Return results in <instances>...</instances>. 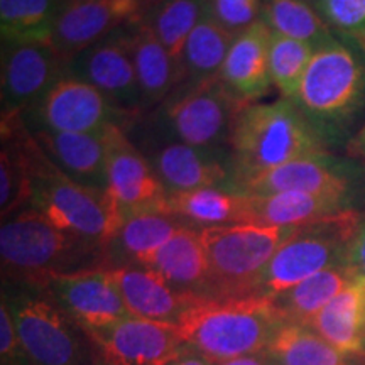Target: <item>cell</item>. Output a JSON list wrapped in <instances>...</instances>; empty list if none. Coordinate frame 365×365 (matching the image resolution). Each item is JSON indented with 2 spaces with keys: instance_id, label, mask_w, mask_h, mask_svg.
Wrapping results in <instances>:
<instances>
[{
  "instance_id": "obj_1",
  "label": "cell",
  "mask_w": 365,
  "mask_h": 365,
  "mask_svg": "<svg viewBox=\"0 0 365 365\" xmlns=\"http://www.w3.org/2000/svg\"><path fill=\"white\" fill-rule=\"evenodd\" d=\"M291 102L328 145L352 139L365 112V49L335 38L319 46Z\"/></svg>"
},
{
  "instance_id": "obj_2",
  "label": "cell",
  "mask_w": 365,
  "mask_h": 365,
  "mask_svg": "<svg viewBox=\"0 0 365 365\" xmlns=\"http://www.w3.org/2000/svg\"><path fill=\"white\" fill-rule=\"evenodd\" d=\"M234 185L296 159L328 153V144L291 100L245 103L228 139ZM232 185V188H234Z\"/></svg>"
},
{
  "instance_id": "obj_3",
  "label": "cell",
  "mask_w": 365,
  "mask_h": 365,
  "mask_svg": "<svg viewBox=\"0 0 365 365\" xmlns=\"http://www.w3.org/2000/svg\"><path fill=\"white\" fill-rule=\"evenodd\" d=\"M284 322L272 298H202L175 325L182 344L215 364L262 352Z\"/></svg>"
},
{
  "instance_id": "obj_4",
  "label": "cell",
  "mask_w": 365,
  "mask_h": 365,
  "mask_svg": "<svg viewBox=\"0 0 365 365\" xmlns=\"http://www.w3.org/2000/svg\"><path fill=\"white\" fill-rule=\"evenodd\" d=\"M105 252L107 247L61 230L31 207L0 228L4 272L38 286L63 274L105 267Z\"/></svg>"
},
{
  "instance_id": "obj_5",
  "label": "cell",
  "mask_w": 365,
  "mask_h": 365,
  "mask_svg": "<svg viewBox=\"0 0 365 365\" xmlns=\"http://www.w3.org/2000/svg\"><path fill=\"white\" fill-rule=\"evenodd\" d=\"M26 153L33 188L31 208L61 230L108 249L122 217L107 191L86 188L66 176L46 156L29 130H26Z\"/></svg>"
},
{
  "instance_id": "obj_6",
  "label": "cell",
  "mask_w": 365,
  "mask_h": 365,
  "mask_svg": "<svg viewBox=\"0 0 365 365\" xmlns=\"http://www.w3.org/2000/svg\"><path fill=\"white\" fill-rule=\"evenodd\" d=\"M362 220L352 208L294 228L262 271L254 294L276 298L314 274L349 262Z\"/></svg>"
},
{
  "instance_id": "obj_7",
  "label": "cell",
  "mask_w": 365,
  "mask_h": 365,
  "mask_svg": "<svg viewBox=\"0 0 365 365\" xmlns=\"http://www.w3.org/2000/svg\"><path fill=\"white\" fill-rule=\"evenodd\" d=\"M293 232L252 222L202 228L208 259L207 298L254 294L262 271Z\"/></svg>"
},
{
  "instance_id": "obj_8",
  "label": "cell",
  "mask_w": 365,
  "mask_h": 365,
  "mask_svg": "<svg viewBox=\"0 0 365 365\" xmlns=\"http://www.w3.org/2000/svg\"><path fill=\"white\" fill-rule=\"evenodd\" d=\"M244 105L220 76H213L178 86L158 107L153 125L195 148L228 149L232 127Z\"/></svg>"
},
{
  "instance_id": "obj_9",
  "label": "cell",
  "mask_w": 365,
  "mask_h": 365,
  "mask_svg": "<svg viewBox=\"0 0 365 365\" xmlns=\"http://www.w3.org/2000/svg\"><path fill=\"white\" fill-rule=\"evenodd\" d=\"M7 304L26 357L34 365H90L88 336L53 299L17 294Z\"/></svg>"
},
{
  "instance_id": "obj_10",
  "label": "cell",
  "mask_w": 365,
  "mask_h": 365,
  "mask_svg": "<svg viewBox=\"0 0 365 365\" xmlns=\"http://www.w3.org/2000/svg\"><path fill=\"white\" fill-rule=\"evenodd\" d=\"M132 118L95 86L65 75L22 117V122L29 130L98 134L112 125L127 129Z\"/></svg>"
},
{
  "instance_id": "obj_11",
  "label": "cell",
  "mask_w": 365,
  "mask_h": 365,
  "mask_svg": "<svg viewBox=\"0 0 365 365\" xmlns=\"http://www.w3.org/2000/svg\"><path fill=\"white\" fill-rule=\"evenodd\" d=\"M137 145L166 193L198 188H232L234 164L228 149H203L173 139L150 124Z\"/></svg>"
},
{
  "instance_id": "obj_12",
  "label": "cell",
  "mask_w": 365,
  "mask_h": 365,
  "mask_svg": "<svg viewBox=\"0 0 365 365\" xmlns=\"http://www.w3.org/2000/svg\"><path fill=\"white\" fill-rule=\"evenodd\" d=\"M234 190L244 195H272L286 191L339 196L355 203L365 190V173L354 159L330 153L296 159L279 168L235 182Z\"/></svg>"
},
{
  "instance_id": "obj_13",
  "label": "cell",
  "mask_w": 365,
  "mask_h": 365,
  "mask_svg": "<svg viewBox=\"0 0 365 365\" xmlns=\"http://www.w3.org/2000/svg\"><path fill=\"white\" fill-rule=\"evenodd\" d=\"M132 27L134 24L122 27L73 56L66 65V75L95 86L130 117H143V97L132 54Z\"/></svg>"
},
{
  "instance_id": "obj_14",
  "label": "cell",
  "mask_w": 365,
  "mask_h": 365,
  "mask_svg": "<svg viewBox=\"0 0 365 365\" xmlns=\"http://www.w3.org/2000/svg\"><path fill=\"white\" fill-rule=\"evenodd\" d=\"M66 75V59L53 44H2V129L22 120Z\"/></svg>"
},
{
  "instance_id": "obj_15",
  "label": "cell",
  "mask_w": 365,
  "mask_h": 365,
  "mask_svg": "<svg viewBox=\"0 0 365 365\" xmlns=\"http://www.w3.org/2000/svg\"><path fill=\"white\" fill-rule=\"evenodd\" d=\"M85 333L103 365H171L188 349L171 322L129 317Z\"/></svg>"
},
{
  "instance_id": "obj_16",
  "label": "cell",
  "mask_w": 365,
  "mask_h": 365,
  "mask_svg": "<svg viewBox=\"0 0 365 365\" xmlns=\"http://www.w3.org/2000/svg\"><path fill=\"white\" fill-rule=\"evenodd\" d=\"M107 139V195L120 213L122 222L140 210L161 208L166 200L163 186L148 158L125 132V127L112 125Z\"/></svg>"
},
{
  "instance_id": "obj_17",
  "label": "cell",
  "mask_w": 365,
  "mask_h": 365,
  "mask_svg": "<svg viewBox=\"0 0 365 365\" xmlns=\"http://www.w3.org/2000/svg\"><path fill=\"white\" fill-rule=\"evenodd\" d=\"M144 16L143 0H61L53 46L68 65L73 56Z\"/></svg>"
},
{
  "instance_id": "obj_18",
  "label": "cell",
  "mask_w": 365,
  "mask_h": 365,
  "mask_svg": "<svg viewBox=\"0 0 365 365\" xmlns=\"http://www.w3.org/2000/svg\"><path fill=\"white\" fill-rule=\"evenodd\" d=\"M44 287L83 331L102 330L132 317L105 267L63 274L49 279Z\"/></svg>"
},
{
  "instance_id": "obj_19",
  "label": "cell",
  "mask_w": 365,
  "mask_h": 365,
  "mask_svg": "<svg viewBox=\"0 0 365 365\" xmlns=\"http://www.w3.org/2000/svg\"><path fill=\"white\" fill-rule=\"evenodd\" d=\"M132 317L175 323L181 313L198 303L202 296L173 287L148 267L105 266Z\"/></svg>"
},
{
  "instance_id": "obj_20",
  "label": "cell",
  "mask_w": 365,
  "mask_h": 365,
  "mask_svg": "<svg viewBox=\"0 0 365 365\" xmlns=\"http://www.w3.org/2000/svg\"><path fill=\"white\" fill-rule=\"evenodd\" d=\"M272 31L257 21L232 41L218 76L244 103L264 97L271 88L269 48Z\"/></svg>"
},
{
  "instance_id": "obj_21",
  "label": "cell",
  "mask_w": 365,
  "mask_h": 365,
  "mask_svg": "<svg viewBox=\"0 0 365 365\" xmlns=\"http://www.w3.org/2000/svg\"><path fill=\"white\" fill-rule=\"evenodd\" d=\"M29 132L46 156L73 181L86 188L107 191V130L98 134L43 129Z\"/></svg>"
},
{
  "instance_id": "obj_22",
  "label": "cell",
  "mask_w": 365,
  "mask_h": 365,
  "mask_svg": "<svg viewBox=\"0 0 365 365\" xmlns=\"http://www.w3.org/2000/svg\"><path fill=\"white\" fill-rule=\"evenodd\" d=\"M132 54L143 110L159 107L185 81L181 65L168 53L144 19L132 27Z\"/></svg>"
},
{
  "instance_id": "obj_23",
  "label": "cell",
  "mask_w": 365,
  "mask_h": 365,
  "mask_svg": "<svg viewBox=\"0 0 365 365\" xmlns=\"http://www.w3.org/2000/svg\"><path fill=\"white\" fill-rule=\"evenodd\" d=\"M307 327L339 352L365 360V284L362 279L355 277L352 284L309 319Z\"/></svg>"
},
{
  "instance_id": "obj_24",
  "label": "cell",
  "mask_w": 365,
  "mask_h": 365,
  "mask_svg": "<svg viewBox=\"0 0 365 365\" xmlns=\"http://www.w3.org/2000/svg\"><path fill=\"white\" fill-rule=\"evenodd\" d=\"M249 196V222L271 227L299 228L335 213L352 210L354 203L339 196L286 191Z\"/></svg>"
},
{
  "instance_id": "obj_25",
  "label": "cell",
  "mask_w": 365,
  "mask_h": 365,
  "mask_svg": "<svg viewBox=\"0 0 365 365\" xmlns=\"http://www.w3.org/2000/svg\"><path fill=\"white\" fill-rule=\"evenodd\" d=\"M145 267L156 271L176 289L207 298L208 259L202 228H181L158 250Z\"/></svg>"
},
{
  "instance_id": "obj_26",
  "label": "cell",
  "mask_w": 365,
  "mask_h": 365,
  "mask_svg": "<svg viewBox=\"0 0 365 365\" xmlns=\"http://www.w3.org/2000/svg\"><path fill=\"white\" fill-rule=\"evenodd\" d=\"M164 208L195 228L249 222V196L234 188H198L168 193Z\"/></svg>"
},
{
  "instance_id": "obj_27",
  "label": "cell",
  "mask_w": 365,
  "mask_h": 365,
  "mask_svg": "<svg viewBox=\"0 0 365 365\" xmlns=\"http://www.w3.org/2000/svg\"><path fill=\"white\" fill-rule=\"evenodd\" d=\"M355 277L357 272L349 261L314 274L272 299L284 322L308 325L309 319L317 317L346 286L352 284Z\"/></svg>"
},
{
  "instance_id": "obj_28",
  "label": "cell",
  "mask_w": 365,
  "mask_h": 365,
  "mask_svg": "<svg viewBox=\"0 0 365 365\" xmlns=\"http://www.w3.org/2000/svg\"><path fill=\"white\" fill-rule=\"evenodd\" d=\"M185 227L191 225L164 207L140 210L124 218L110 245H117L127 259L145 267L158 250Z\"/></svg>"
},
{
  "instance_id": "obj_29",
  "label": "cell",
  "mask_w": 365,
  "mask_h": 365,
  "mask_svg": "<svg viewBox=\"0 0 365 365\" xmlns=\"http://www.w3.org/2000/svg\"><path fill=\"white\" fill-rule=\"evenodd\" d=\"M61 0H0L2 44H53Z\"/></svg>"
},
{
  "instance_id": "obj_30",
  "label": "cell",
  "mask_w": 365,
  "mask_h": 365,
  "mask_svg": "<svg viewBox=\"0 0 365 365\" xmlns=\"http://www.w3.org/2000/svg\"><path fill=\"white\" fill-rule=\"evenodd\" d=\"M266 352L277 365H355L312 328L293 322L277 327Z\"/></svg>"
},
{
  "instance_id": "obj_31",
  "label": "cell",
  "mask_w": 365,
  "mask_h": 365,
  "mask_svg": "<svg viewBox=\"0 0 365 365\" xmlns=\"http://www.w3.org/2000/svg\"><path fill=\"white\" fill-rule=\"evenodd\" d=\"M234 38L207 14L186 41L181 61L185 73L182 83H198L218 76Z\"/></svg>"
},
{
  "instance_id": "obj_32",
  "label": "cell",
  "mask_w": 365,
  "mask_h": 365,
  "mask_svg": "<svg viewBox=\"0 0 365 365\" xmlns=\"http://www.w3.org/2000/svg\"><path fill=\"white\" fill-rule=\"evenodd\" d=\"M261 21L272 33L303 41L314 49L333 39L325 17L308 0H262Z\"/></svg>"
},
{
  "instance_id": "obj_33",
  "label": "cell",
  "mask_w": 365,
  "mask_h": 365,
  "mask_svg": "<svg viewBox=\"0 0 365 365\" xmlns=\"http://www.w3.org/2000/svg\"><path fill=\"white\" fill-rule=\"evenodd\" d=\"M207 14L208 0H164L145 11L144 21L181 65L186 41Z\"/></svg>"
},
{
  "instance_id": "obj_34",
  "label": "cell",
  "mask_w": 365,
  "mask_h": 365,
  "mask_svg": "<svg viewBox=\"0 0 365 365\" xmlns=\"http://www.w3.org/2000/svg\"><path fill=\"white\" fill-rule=\"evenodd\" d=\"M313 54L312 44L272 33L269 68L272 85L279 90L282 98L294 100Z\"/></svg>"
},
{
  "instance_id": "obj_35",
  "label": "cell",
  "mask_w": 365,
  "mask_h": 365,
  "mask_svg": "<svg viewBox=\"0 0 365 365\" xmlns=\"http://www.w3.org/2000/svg\"><path fill=\"white\" fill-rule=\"evenodd\" d=\"M208 14L223 29L237 36L261 21L262 0H208Z\"/></svg>"
},
{
  "instance_id": "obj_36",
  "label": "cell",
  "mask_w": 365,
  "mask_h": 365,
  "mask_svg": "<svg viewBox=\"0 0 365 365\" xmlns=\"http://www.w3.org/2000/svg\"><path fill=\"white\" fill-rule=\"evenodd\" d=\"M328 24L350 36L365 31V0H318Z\"/></svg>"
},
{
  "instance_id": "obj_37",
  "label": "cell",
  "mask_w": 365,
  "mask_h": 365,
  "mask_svg": "<svg viewBox=\"0 0 365 365\" xmlns=\"http://www.w3.org/2000/svg\"><path fill=\"white\" fill-rule=\"evenodd\" d=\"M0 355L4 365H12L16 360H21L22 355H26L6 296L0 304Z\"/></svg>"
},
{
  "instance_id": "obj_38",
  "label": "cell",
  "mask_w": 365,
  "mask_h": 365,
  "mask_svg": "<svg viewBox=\"0 0 365 365\" xmlns=\"http://www.w3.org/2000/svg\"><path fill=\"white\" fill-rule=\"evenodd\" d=\"M349 261L355 269V272H357V276L365 284V218L359 228V234L355 237L352 249H350Z\"/></svg>"
},
{
  "instance_id": "obj_39",
  "label": "cell",
  "mask_w": 365,
  "mask_h": 365,
  "mask_svg": "<svg viewBox=\"0 0 365 365\" xmlns=\"http://www.w3.org/2000/svg\"><path fill=\"white\" fill-rule=\"evenodd\" d=\"M349 154L355 163L360 164V168L365 173V120L359 127V130L355 132L352 139L349 140Z\"/></svg>"
},
{
  "instance_id": "obj_40",
  "label": "cell",
  "mask_w": 365,
  "mask_h": 365,
  "mask_svg": "<svg viewBox=\"0 0 365 365\" xmlns=\"http://www.w3.org/2000/svg\"><path fill=\"white\" fill-rule=\"evenodd\" d=\"M218 365H277L274 362V359L267 352H259L252 355H244V357L227 360V362H222Z\"/></svg>"
},
{
  "instance_id": "obj_41",
  "label": "cell",
  "mask_w": 365,
  "mask_h": 365,
  "mask_svg": "<svg viewBox=\"0 0 365 365\" xmlns=\"http://www.w3.org/2000/svg\"><path fill=\"white\" fill-rule=\"evenodd\" d=\"M171 365H218V364L212 362V360L207 359L202 354L185 350V352H182Z\"/></svg>"
},
{
  "instance_id": "obj_42",
  "label": "cell",
  "mask_w": 365,
  "mask_h": 365,
  "mask_svg": "<svg viewBox=\"0 0 365 365\" xmlns=\"http://www.w3.org/2000/svg\"><path fill=\"white\" fill-rule=\"evenodd\" d=\"M352 39L360 46V48L365 49V31H362V33H359V34H354Z\"/></svg>"
},
{
  "instance_id": "obj_43",
  "label": "cell",
  "mask_w": 365,
  "mask_h": 365,
  "mask_svg": "<svg viewBox=\"0 0 365 365\" xmlns=\"http://www.w3.org/2000/svg\"><path fill=\"white\" fill-rule=\"evenodd\" d=\"M161 2H164V0H143V4H144V7H145V11H148L149 7L158 6V4H161Z\"/></svg>"
},
{
  "instance_id": "obj_44",
  "label": "cell",
  "mask_w": 365,
  "mask_h": 365,
  "mask_svg": "<svg viewBox=\"0 0 365 365\" xmlns=\"http://www.w3.org/2000/svg\"><path fill=\"white\" fill-rule=\"evenodd\" d=\"M362 365H365V364H362Z\"/></svg>"
}]
</instances>
